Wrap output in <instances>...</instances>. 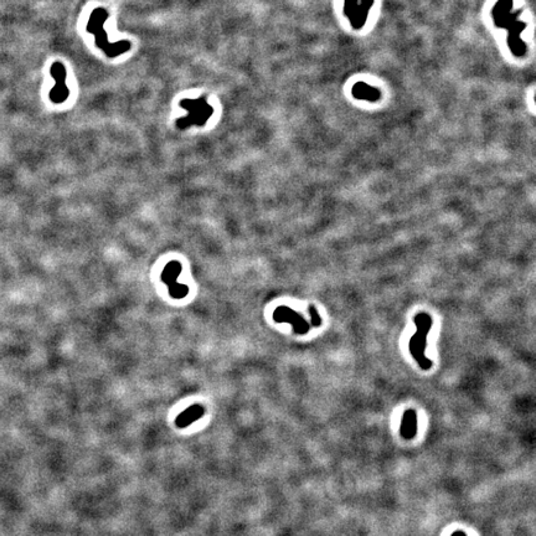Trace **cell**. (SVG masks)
Wrapping results in <instances>:
<instances>
[{"label":"cell","instance_id":"5","mask_svg":"<svg viewBox=\"0 0 536 536\" xmlns=\"http://www.w3.org/2000/svg\"><path fill=\"white\" fill-rule=\"evenodd\" d=\"M273 318H275L276 322L280 323L290 322L294 327V332L298 333V334H304L309 329L306 320L302 319L301 315L297 314L296 312L287 308V307H280V308L276 309L275 313H273Z\"/></svg>","mask_w":536,"mask_h":536},{"label":"cell","instance_id":"9","mask_svg":"<svg viewBox=\"0 0 536 536\" xmlns=\"http://www.w3.org/2000/svg\"><path fill=\"white\" fill-rule=\"evenodd\" d=\"M451 536H467V535L464 534L463 531H461V530H458V531H454Z\"/></svg>","mask_w":536,"mask_h":536},{"label":"cell","instance_id":"3","mask_svg":"<svg viewBox=\"0 0 536 536\" xmlns=\"http://www.w3.org/2000/svg\"><path fill=\"white\" fill-rule=\"evenodd\" d=\"M181 264L178 261H172L164 267L162 272V281L168 286V292L174 299H181L189 293V287L183 283H179L177 278L181 272Z\"/></svg>","mask_w":536,"mask_h":536},{"label":"cell","instance_id":"6","mask_svg":"<svg viewBox=\"0 0 536 536\" xmlns=\"http://www.w3.org/2000/svg\"><path fill=\"white\" fill-rule=\"evenodd\" d=\"M205 414V409L202 405L195 404L193 406L188 407L186 410H184L180 415L175 420V425L179 428H185L191 424H194L195 421H198L199 419H201L202 415Z\"/></svg>","mask_w":536,"mask_h":536},{"label":"cell","instance_id":"4","mask_svg":"<svg viewBox=\"0 0 536 536\" xmlns=\"http://www.w3.org/2000/svg\"><path fill=\"white\" fill-rule=\"evenodd\" d=\"M50 73L56 81V85L49 94L50 99L54 103H64L70 96V91L66 86V68L61 62H54L50 68Z\"/></svg>","mask_w":536,"mask_h":536},{"label":"cell","instance_id":"2","mask_svg":"<svg viewBox=\"0 0 536 536\" xmlns=\"http://www.w3.org/2000/svg\"><path fill=\"white\" fill-rule=\"evenodd\" d=\"M414 320L417 330L410 340V353L422 370H430L432 367V361L425 356V349L426 340H427L426 338L432 327V318L426 313H420L414 318Z\"/></svg>","mask_w":536,"mask_h":536},{"label":"cell","instance_id":"8","mask_svg":"<svg viewBox=\"0 0 536 536\" xmlns=\"http://www.w3.org/2000/svg\"><path fill=\"white\" fill-rule=\"evenodd\" d=\"M309 312H311V314L313 317V325H314V327L320 325V317H319V314H318V312L314 309V307L312 306L311 308H309Z\"/></svg>","mask_w":536,"mask_h":536},{"label":"cell","instance_id":"1","mask_svg":"<svg viewBox=\"0 0 536 536\" xmlns=\"http://www.w3.org/2000/svg\"><path fill=\"white\" fill-rule=\"evenodd\" d=\"M108 19V13L104 8H97L93 10L91 18H89L87 24V31L96 35L97 46L101 47L109 57L119 56L124 54L128 50H130L132 44L127 40L119 41V43L111 44L107 39V33L103 29V24Z\"/></svg>","mask_w":536,"mask_h":536},{"label":"cell","instance_id":"7","mask_svg":"<svg viewBox=\"0 0 536 536\" xmlns=\"http://www.w3.org/2000/svg\"><path fill=\"white\" fill-rule=\"evenodd\" d=\"M401 437L405 440H412L417 433V415L416 411L412 409L406 410L404 412L401 422Z\"/></svg>","mask_w":536,"mask_h":536}]
</instances>
